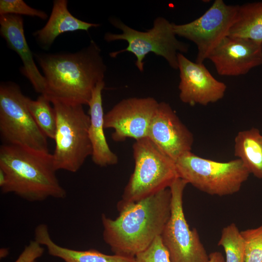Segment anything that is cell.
Returning <instances> with one entry per match:
<instances>
[{
    "label": "cell",
    "mask_w": 262,
    "mask_h": 262,
    "mask_svg": "<svg viewBox=\"0 0 262 262\" xmlns=\"http://www.w3.org/2000/svg\"><path fill=\"white\" fill-rule=\"evenodd\" d=\"M241 233L245 244L244 262H262V225Z\"/></svg>",
    "instance_id": "603a6c76"
},
{
    "label": "cell",
    "mask_w": 262,
    "mask_h": 262,
    "mask_svg": "<svg viewBox=\"0 0 262 262\" xmlns=\"http://www.w3.org/2000/svg\"><path fill=\"white\" fill-rule=\"evenodd\" d=\"M26 98L17 84L0 83V135L2 144L49 152L48 137L30 113Z\"/></svg>",
    "instance_id": "ba28073f"
},
{
    "label": "cell",
    "mask_w": 262,
    "mask_h": 262,
    "mask_svg": "<svg viewBox=\"0 0 262 262\" xmlns=\"http://www.w3.org/2000/svg\"><path fill=\"white\" fill-rule=\"evenodd\" d=\"M187 183L178 178L169 188L171 214L161 235L172 262H208L209 255L201 242L197 231L191 229L183 208V195Z\"/></svg>",
    "instance_id": "9c48e42d"
},
{
    "label": "cell",
    "mask_w": 262,
    "mask_h": 262,
    "mask_svg": "<svg viewBox=\"0 0 262 262\" xmlns=\"http://www.w3.org/2000/svg\"><path fill=\"white\" fill-rule=\"evenodd\" d=\"M34 240L45 246L49 255L65 262H134V257L107 255L94 249L77 250L61 246L51 239L48 226L44 224L35 228Z\"/></svg>",
    "instance_id": "ac0fdd59"
},
{
    "label": "cell",
    "mask_w": 262,
    "mask_h": 262,
    "mask_svg": "<svg viewBox=\"0 0 262 262\" xmlns=\"http://www.w3.org/2000/svg\"><path fill=\"white\" fill-rule=\"evenodd\" d=\"M0 169L5 177L2 193L29 202L64 199L66 192L56 175L52 154L17 145L0 147Z\"/></svg>",
    "instance_id": "3957f363"
},
{
    "label": "cell",
    "mask_w": 262,
    "mask_h": 262,
    "mask_svg": "<svg viewBox=\"0 0 262 262\" xmlns=\"http://www.w3.org/2000/svg\"><path fill=\"white\" fill-rule=\"evenodd\" d=\"M109 21L121 33H106L104 39L107 42L117 40L128 42L126 48L110 53V57L115 58L126 51L132 53L136 58L135 65L141 72L144 71V59L149 53L163 57L171 68L178 69V54L188 51V45L177 39L173 23L164 17H156L152 27L145 32L130 27L118 18L110 17Z\"/></svg>",
    "instance_id": "277c9868"
},
{
    "label": "cell",
    "mask_w": 262,
    "mask_h": 262,
    "mask_svg": "<svg viewBox=\"0 0 262 262\" xmlns=\"http://www.w3.org/2000/svg\"><path fill=\"white\" fill-rule=\"evenodd\" d=\"M66 0H55L51 12L45 25L33 33L38 44L48 50L55 39L62 33L76 31L88 32L92 27L99 26V24L89 23L73 16L67 8Z\"/></svg>",
    "instance_id": "e0dca14e"
},
{
    "label": "cell",
    "mask_w": 262,
    "mask_h": 262,
    "mask_svg": "<svg viewBox=\"0 0 262 262\" xmlns=\"http://www.w3.org/2000/svg\"><path fill=\"white\" fill-rule=\"evenodd\" d=\"M158 104L149 97L123 99L104 114V128L113 129L112 138L116 142L147 137Z\"/></svg>",
    "instance_id": "8fae6325"
},
{
    "label": "cell",
    "mask_w": 262,
    "mask_h": 262,
    "mask_svg": "<svg viewBox=\"0 0 262 262\" xmlns=\"http://www.w3.org/2000/svg\"><path fill=\"white\" fill-rule=\"evenodd\" d=\"M8 14L37 17L43 20L48 17L46 12L31 7L22 0H0V16Z\"/></svg>",
    "instance_id": "cb8c5ba5"
},
{
    "label": "cell",
    "mask_w": 262,
    "mask_h": 262,
    "mask_svg": "<svg viewBox=\"0 0 262 262\" xmlns=\"http://www.w3.org/2000/svg\"><path fill=\"white\" fill-rule=\"evenodd\" d=\"M228 36L246 38L262 43V1L239 5Z\"/></svg>",
    "instance_id": "ffe728a7"
},
{
    "label": "cell",
    "mask_w": 262,
    "mask_h": 262,
    "mask_svg": "<svg viewBox=\"0 0 262 262\" xmlns=\"http://www.w3.org/2000/svg\"><path fill=\"white\" fill-rule=\"evenodd\" d=\"M50 100L44 95H40L35 100L27 97L28 109L34 121L47 137L54 139L56 131L57 118L55 110Z\"/></svg>",
    "instance_id": "44dd1931"
},
{
    "label": "cell",
    "mask_w": 262,
    "mask_h": 262,
    "mask_svg": "<svg viewBox=\"0 0 262 262\" xmlns=\"http://www.w3.org/2000/svg\"><path fill=\"white\" fill-rule=\"evenodd\" d=\"M218 245L224 249L226 262H244L245 241L235 224L231 223L222 229Z\"/></svg>",
    "instance_id": "7402d4cb"
},
{
    "label": "cell",
    "mask_w": 262,
    "mask_h": 262,
    "mask_svg": "<svg viewBox=\"0 0 262 262\" xmlns=\"http://www.w3.org/2000/svg\"><path fill=\"white\" fill-rule=\"evenodd\" d=\"M44 251L42 245L34 240L25 246L23 251L15 262H36Z\"/></svg>",
    "instance_id": "484cf974"
},
{
    "label": "cell",
    "mask_w": 262,
    "mask_h": 262,
    "mask_svg": "<svg viewBox=\"0 0 262 262\" xmlns=\"http://www.w3.org/2000/svg\"><path fill=\"white\" fill-rule=\"evenodd\" d=\"M46 82L49 100L88 105L97 83L104 81L107 67L99 47L91 40L74 53H33Z\"/></svg>",
    "instance_id": "7a4b0ae2"
},
{
    "label": "cell",
    "mask_w": 262,
    "mask_h": 262,
    "mask_svg": "<svg viewBox=\"0 0 262 262\" xmlns=\"http://www.w3.org/2000/svg\"><path fill=\"white\" fill-rule=\"evenodd\" d=\"M147 137L175 162L191 151L194 143L192 133L165 102H159Z\"/></svg>",
    "instance_id": "4fadbf2b"
},
{
    "label": "cell",
    "mask_w": 262,
    "mask_h": 262,
    "mask_svg": "<svg viewBox=\"0 0 262 262\" xmlns=\"http://www.w3.org/2000/svg\"><path fill=\"white\" fill-rule=\"evenodd\" d=\"M221 76H238L262 65V43L227 36L208 57Z\"/></svg>",
    "instance_id": "5bb4252c"
},
{
    "label": "cell",
    "mask_w": 262,
    "mask_h": 262,
    "mask_svg": "<svg viewBox=\"0 0 262 262\" xmlns=\"http://www.w3.org/2000/svg\"><path fill=\"white\" fill-rule=\"evenodd\" d=\"M104 86V81L97 83L88 104L90 119L88 134L92 148V160L101 167L114 165L118 161L117 155L109 147L104 131L102 91Z\"/></svg>",
    "instance_id": "2e32d148"
},
{
    "label": "cell",
    "mask_w": 262,
    "mask_h": 262,
    "mask_svg": "<svg viewBox=\"0 0 262 262\" xmlns=\"http://www.w3.org/2000/svg\"><path fill=\"white\" fill-rule=\"evenodd\" d=\"M208 262H226L225 259L223 254L219 251H214L209 255Z\"/></svg>",
    "instance_id": "4316f807"
},
{
    "label": "cell",
    "mask_w": 262,
    "mask_h": 262,
    "mask_svg": "<svg viewBox=\"0 0 262 262\" xmlns=\"http://www.w3.org/2000/svg\"><path fill=\"white\" fill-rule=\"evenodd\" d=\"M175 164L179 178L212 196L238 192L250 174L239 159L220 162L203 158L191 151L180 156Z\"/></svg>",
    "instance_id": "52a82bcc"
},
{
    "label": "cell",
    "mask_w": 262,
    "mask_h": 262,
    "mask_svg": "<svg viewBox=\"0 0 262 262\" xmlns=\"http://www.w3.org/2000/svg\"><path fill=\"white\" fill-rule=\"evenodd\" d=\"M134 262H172L168 251L159 236L147 248L134 256Z\"/></svg>",
    "instance_id": "d4e9b609"
},
{
    "label": "cell",
    "mask_w": 262,
    "mask_h": 262,
    "mask_svg": "<svg viewBox=\"0 0 262 262\" xmlns=\"http://www.w3.org/2000/svg\"><path fill=\"white\" fill-rule=\"evenodd\" d=\"M50 100L57 118L55 147L52 154L55 168L56 171L76 172L92 153L88 134L90 116L82 105L56 99Z\"/></svg>",
    "instance_id": "5b68a950"
},
{
    "label": "cell",
    "mask_w": 262,
    "mask_h": 262,
    "mask_svg": "<svg viewBox=\"0 0 262 262\" xmlns=\"http://www.w3.org/2000/svg\"><path fill=\"white\" fill-rule=\"evenodd\" d=\"M239 5L215 0L200 17L183 24L173 23L175 34L193 42L197 53L196 62L203 64L213 50L226 36L236 18Z\"/></svg>",
    "instance_id": "30bf717a"
},
{
    "label": "cell",
    "mask_w": 262,
    "mask_h": 262,
    "mask_svg": "<svg viewBox=\"0 0 262 262\" xmlns=\"http://www.w3.org/2000/svg\"><path fill=\"white\" fill-rule=\"evenodd\" d=\"M178 62L179 98L182 102L206 106L224 97L226 84L216 79L203 64L193 62L181 53L178 54Z\"/></svg>",
    "instance_id": "7c38bea8"
},
{
    "label": "cell",
    "mask_w": 262,
    "mask_h": 262,
    "mask_svg": "<svg viewBox=\"0 0 262 262\" xmlns=\"http://www.w3.org/2000/svg\"><path fill=\"white\" fill-rule=\"evenodd\" d=\"M234 155L250 174L262 179V135L258 129L238 132L234 139Z\"/></svg>",
    "instance_id": "d6986e66"
},
{
    "label": "cell",
    "mask_w": 262,
    "mask_h": 262,
    "mask_svg": "<svg viewBox=\"0 0 262 262\" xmlns=\"http://www.w3.org/2000/svg\"><path fill=\"white\" fill-rule=\"evenodd\" d=\"M0 34L9 48L19 56L23 66L21 73L30 81L34 90L45 95L46 80L37 68L33 53L27 43L24 34L23 19L21 16H0Z\"/></svg>",
    "instance_id": "9a60e30c"
},
{
    "label": "cell",
    "mask_w": 262,
    "mask_h": 262,
    "mask_svg": "<svg viewBox=\"0 0 262 262\" xmlns=\"http://www.w3.org/2000/svg\"><path fill=\"white\" fill-rule=\"evenodd\" d=\"M134 168L117 206L137 202L169 188L178 177L175 162L148 138L132 146Z\"/></svg>",
    "instance_id": "8992f818"
},
{
    "label": "cell",
    "mask_w": 262,
    "mask_h": 262,
    "mask_svg": "<svg viewBox=\"0 0 262 262\" xmlns=\"http://www.w3.org/2000/svg\"><path fill=\"white\" fill-rule=\"evenodd\" d=\"M169 188L137 202L118 206L115 219L102 214L103 238L115 254L134 257L161 236L171 214Z\"/></svg>",
    "instance_id": "6da1fadb"
}]
</instances>
